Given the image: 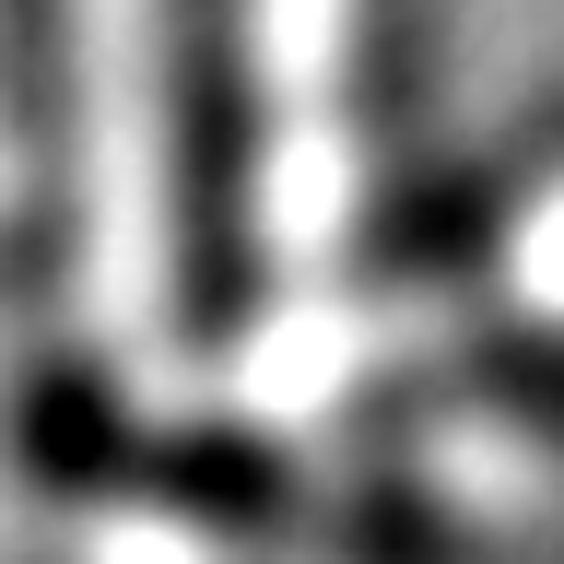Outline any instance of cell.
<instances>
[{
    "mask_svg": "<svg viewBox=\"0 0 564 564\" xmlns=\"http://www.w3.org/2000/svg\"><path fill=\"white\" fill-rule=\"evenodd\" d=\"M247 59L236 0H176V224H188V306L200 329L247 306Z\"/></svg>",
    "mask_w": 564,
    "mask_h": 564,
    "instance_id": "cell-1",
    "label": "cell"
}]
</instances>
